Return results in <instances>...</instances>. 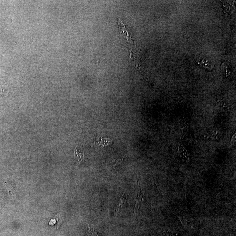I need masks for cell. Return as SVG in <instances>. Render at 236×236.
<instances>
[{
	"mask_svg": "<svg viewBox=\"0 0 236 236\" xmlns=\"http://www.w3.org/2000/svg\"><path fill=\"white\" fill-rule=\"evenodd\" d=\"M137 181L138 185V190L137 197V200H136V204H135V208H134V213L135 214H136V211L137 210H139V207H140L141 204L145 203V204H146L148 205L147 203L146 202L145 200L144 199V196H143V195H142V193H141L140 186H139V182L138 180Z\"/></svg>",
	"mask_w": 236,
	"mask_h": 236,
	"instance_id": "6da1fadb",
	"label": "cell"
},
{
	"mask_svg": "<svg viewBox=\"0 0 236 236\" xmlns=\"http://www.w3.org/2000/svg\"><path fill=\"white\" fill-rule=\"evenodd\" d=\"M118 24H119L120 33H121V34H124V35L126 36V38H127V40L128 41H129V39H131V37H129V34L127 30L126 29V27L124 25H123L122 21L120 19H119Z\"/></svg>",
	"mask_w": 236,
	"mask_h": 236,
	"instance_id": "7a4b0ae2",
	"label": "cell"
},
{
	"mask_svg": "<svg viewBox=\"0 0 236 236\" xmlns=\"http://www.w3.org/2000/svg\"><path fill=\"white\" fill-rule=\"evenodd\" d=\"M5 186H6L7 190H8V194H9V198H11V200H16L17 196H16V192H15V189L13 188V187L11 185L7 183H5Z\"/></svg>",
	"mask_w": 236,
	"mask_h": 236,
	"instance_id": "3957f363",
	"label": "cell"
},
{
	"mask_svg": "<svg viewBox=\"0 0 236 236\" xmlns=\"http://www.w3.org/2000/svg\"><path fill=\"white\" fill-rule=\"evenodd\" d=\"M75 158L76 161L80 162L84 158L83 150L76 148L75 149Z\"/></svg>",
	"mask_w": 236,
	"mask_h": 236,
	"instance_id": "277c9868",
	"label": "cell"
},
{
	"mask_svg": "<svg viewBox=\"0 0 236 236\" xmlns=\"http://www.w3.org/2000/svg\"><path fill=\"white\" fill-rule=\"evenodd\" d=\"M125 193H124L122 195V197L121 198L119 205H118L117 209H116V215H117V214L119 212L121 208H122L123 207H125V206H126V202H127V198L125 196Z\"/></svg>",
	"mask_w": 236,
	"mask_h": 236,
	"instance_id": "5b68a950",
	"label": "cell"
},
{
	"mask_svg": "<svg viewBox=\"0 0 236 236\" xmlns=\"http://www.w3.org/2000/svg\"><path fill=\"white\" fill-rule=\"evenodd\" d=\"M62 219H63V218H62V216L59 215V214H58L55 216V217L54 218V219L51 220L50 222H49V224L52 225L55 223L56 225V227L58 229V227L62 222Z\"/></svg>",
	"mask_w": 236,
	"mask_h": 236,
	"instance_id": "8992f818",
	"label": "cell"
},
{
	"mask_svg": "<svg viewBox=\"0 0 236 236\" xmlns=\"http://www.w3.org/2000/svg\"><path fill=\"white\" fill-rule=\"evenodd\" d=\"M88 226H89V232L92 234V235L93 236H99L98 234V231L96 229H95L94 227H91L89 225H88Z\"/></svg>",
	"mask_w": 236,
	"mask_h": 236,
	"instance_id": "52a82bcc",
	"label": "cell"
}]
</instances>
